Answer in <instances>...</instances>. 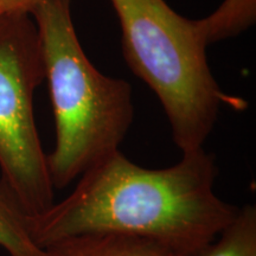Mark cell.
Here are the masks:
<instances>
[{"mask_svg": "<svg viewBox=\"0 0 256 256\" xmlns=\"http://www.w3.org/2000/svg\"><path fill=\"white\" fill-rule=\"evenodd\" d=\"M217 176L215 156L204 148L162 168L138 165L119 150L88 168L64 200L31 217L32 238L46 249L75 236L119 234L197 256L240 208L216 194Z\"/></svg>", "mask_w": 256, "mask_h": 256, "instance_id": "6da1fadb", "label": "cell"}, {"mask_svg": "<svg viewBox=\"0 0 256 256\" xmlns=\"http://www.w3.org/2000/svg\"><path fill=\"white\" fill-rule=\"evenodd\" d=\"M31 17L40 37L56 128L48 166L54 188L60 190L119 151L134 119L132 87L104 75L88 60L70 0H44Z\"/></svg>", "mask_w": 256, "mask_h": 256, "instance_id": "7a4b0ae2", "label": "cell"}, {"mask_svg": "<svg viewBox=\"0 0 256 256\" xmlns=\"http://www.w3.org/2000/svg\"><path fill=\"white\" fill-rule=\"evenodd\" d=\"M122 32L124 60L152 89L182 153L204 148L220 106L235 104L214 78L197 20L165 0H110Z\"/></svg>", "mask_w": 256, "mask_h": 256, "instance_id": "3957f363", "label": "cell"}, {"mask_svg": "<svg viewBox=\"0 0 256 256\" xmlns=\"http://www.w3.org/2000/svg\"><path fill=\"white\" fill-rule=\"evenodd\" d=\"M44 80L34 18L0 16V183L28 217L42 215L56 202L34 119V92Z\"/></svg>", "mask_w": 256, "mask_h": 256, "instance_id": "277c9868", "label": "cell"}, {"mask_svg": "<svg viewBox=\"0 0 256 256\" xmlns=\"http://www.w3.org/2000/svg\"><path fill=\"white\" fill-rule=\"evenodd\" d=\"M49 256H185L152 240L119 234H88L54 243Z\"/></svg>", "mask_w": 256, "mask_h": 256, "instance_id": "5b68a950", "label": "cell"}, {"mask_svg": "<svg viewBox=\"0 0 256 256\" xmlns=\"http://www.w3.org/2000/svg\"><path fill=\"white\" fill-rule=\"evenodd\" d=\"M30 218L0 183V247L10 256H49L32 238Z\"/></svg>", "mask_w": 256, "mask_h": 256, "instance_id": "8992f818", "label": "cell"}, {"mask_svg": "<svg viewBox=\"0 0 256 256\" xmlns=\"http://www.w3.org/2000/svg\"><path fill=\"white\" fill-rule=\"evenodd\" d=\"M256 20V0H224L206 18L197 19L204 40L211 43L241 34Z\"/></svg>", "mask_w": 256, "mask_h": 256, "instance_id": "52a82bcc", "label": "cell"}, {"mask_svg": "<svg viewBox=\"0 0 256 256\" xmlns=\"http://www.w3.org/2000/svg\"><path fill=\"white\" fill-rule=\"evenodd\" d=\"M197 256H256V208L246 204Z\"/></svg>", "mask_w": 256, "mask_h": 256, "instance_id": "ba28073f", "label": "cell"}, {"mask_svg": "<svg viewBox=\"0 0 256 256\" xmlns=\"http://www.w3.org/2000/svg\"><path fill=\"white\" fill-rule=\"evenodd\" d=\"M44 0H0L2 14H30Z\"/></svg>", "mask_w": 256, "mask_h": 256, "instance_id": "9c48e42d", "label": "cell"}, {"mask_svg": "<svg viewBox=\"0 0 256 256\" xmlns=\"http://www.w3.org/2000/svg\"><path fill=\"white\" fill-rule=\"evenodd\" d=\"M0 16H2V12H0Z\"/></svg>", "mask_w": 256, "mask_h": 256, "instance_id": "30bf717a", "label": "cell"}]
</instances>
